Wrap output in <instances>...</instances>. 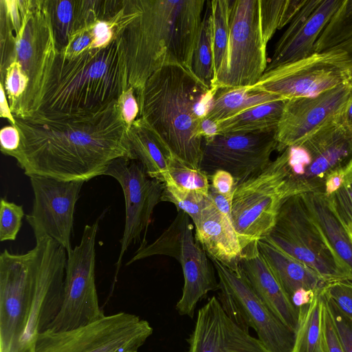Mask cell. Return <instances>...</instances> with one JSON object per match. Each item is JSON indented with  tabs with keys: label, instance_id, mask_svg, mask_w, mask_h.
<instances>
[{
	"label": "cell",
	"instance_id": "cell-1",
	"mask_svg": "<svg viewBox=\"0 0 352 352\" xmlns=\"http://www.w3.org/2000/svg\"><path fill=\"white\" fill-rule=\"evenodd\" d=\"M14 119L21 142L8 156L28 177L85 182L114 160L132 158L118 102L89 114Z\"/></svg>",
	"mask_w": 352,
	"mask_h": 352
},
{
	"label": "cell",
	"instance_id": "cell-2",
	"mask_svg": "<svg viewBox=\"0 0 352 352\" xmlns=\"http://www.w3.org/2000/svg\"><path fill=\"white\" fill-rule=\"evenodd\" d=\"M204 0H124L116 28L124 56L128 88L138 98L148 79L170 65L192 72Z\"/></svg>",
	"mask_w": 352,
	"mask_h": 352
},
{
	"label": "cell",
	"instance_id": "cell-3",
	"mask_svg": "<svg viewBox=\"0 0 352 352\" xmlns=\"http://www.w3.org/2000/svg\"><path fill=\"white\" fill-rule=\"evenodd\" d=\"M217 90L181 65L164 66L146 82L138 98V117L173 155L200 169L204 142L200 123L210 110Z\"/></svg>",
	"mask_w": 352,
	"mask_h": 352
},
{
	"label": "cell",
	"instance_id": "cell-4",
	"mask_svg": "<svg viewBox=\"0 0 352 352\" xmlns=\"http://www.w3.org/2000/svg\"><path fill=\"white\" fill-rule=\"evenodd\" d=\"M128 89L120 40L67 56L56 53L36 111L43 117L89 114L118 101Z\"/></svg>",
	"mask_w": 352,
	"mask_h": 352
},
{
	"label": "cell",
	"instance_id": "cell-5",
	"mask_svg": "<svg viewBox=\"0 0 352 352\" xmlns=\"http://www.w3.org/2000/svg\"><path fill=\"white\" fill-rule=\"evenodd\" d=\"M0 73L19 64L28 87L14 118L37 109L57 50L46 0H0Z\"/></svg>",
	"mask_w": 352,
	"mask_h": 352
},
{
	"label": "cell",
	"instance_id": "cell-6",
	"mask_svg": "<svg viewBox=\"0 0 352 352\" xmlns=\"http://www.w3.org/2000/svg\"><path fill=\"white\" fill-rule=\"evenodd\" d=\"M228 43L212 87H251L267 67L260 0H230Z\"/></svg>",
	"mask_w": 352,
	"mask_h": 352
},
{
	"label": "cell",
	"instance_id": "cell-7",
	"mask_svg": "<svg viewBox=\"0 0 352 352\" xmlns=\"http://www.w3.org/2000/svg\"><path fill=\"white\" fill-rule=\"evenodd\" d=\"M267 240L305 264L326 283L349 280L344 267L300 195L281 206Z\"/></svg>",
	"mask_w": 352,
	"mask_h": 352
},
{
	"label": "cell",
	"instance_id": "cell-8",
	"mask_svg": "<svg viewBox=\"0 0 352 352\" xmlns=\"http://www.w3.org/2000/svg\"><path fill=\"white\" fill-rule=\"evenodd\" d=\"M291 197L283 151L259 173L236 186L231 218L236 231L250 242L265 237Z\"/></svg>",
	"mask_w": 352,
	"mask_h": 352
},
{
	"label": "cell",
	"instance_id": "cell-9",
	"mask_svg": "<svg viewBox=\"0 0 352 352\" xmlns=\"http://www.w3.org/2000/svg\"><path fill=\"white\" fill-rule=\"evenodd\" d=\"M153 331L148 321L119 312L74 330L47 329L27 352H138Z\"/></svg>",
	"mask_w": 352,
	"mask_h": 352
},
{
	"label": "cell",
	"instance_id": "cell-10",
	"mask_svg": "<svg viewBox=\"0 0 352 352\" xmlns=\"http://www.w3.org/2000/svg\"><path fill=\"white\" fill-rule=\"evenodd\" d=\"M98 230V221L86 225L80 243L67 254L61 305L47 329L74 330L105 316L99 305L95 282Z\"/></svg>",
	"mask_w": 352,
	"mask_h": 352
},
{
	"label": "cell",
	"instance_id": "cell-11",
	"mask_svg": "<svg viewBox=\"0 0 352 352\" xmlns=\"http://www.w3.org/2000/svg\"><path fill=\"white\" fill-rule=\"evenodd\" d=\"M219 277V300L243 330L252 328L268 352H292L295 333L260 300L240 268L233 271L211 258Z\"/></svg>",
	"mask_w": 352,
	"mask_h": 352
},
{
	"label": "cell",
	"instance_id": "cell-12",
	"mask_svg": "<svg viewBox=\"0 0 352 352\" xmlns=\"http://www.w3.org/2000/svg\"><path fill=\"white\" fill-rule=\"evenodd\" d=\"M285 151L292 196L323 192L327 177L352 160V134L335 123Z\"/></svg>",
	"mask_w": 352,
	"mask_h": 352
},
{
	"label": "cell",
	"instance_id": "cell-13",
	"mask_svg": "<svg viewBox=\"0 0 352 352\" xmlns=\"http://www.w3.org/2000/svg\"><path fill=\"white\" fill-rule=\"evenodd\" d=\"M352 56L341 50L314 52L265 71L251 87L285 98L317 96L350 82Z\"/></svg>",
	"mask_w": 352,
	"mask_h": 352
},
{
	"label": "cell",
	"instance_id": "cell-14",
	"mask_svg": "<svg viewBox=\"0 0 352 352\" xmlns=\"http://www.w3.org/2000/svg\"><path fill=\"white\" fill-rule=\"evenodd\" d=\"M36 261L28 306L16 352H27L58 314L63 294L66 250L53 239L35 238Z\"/></svg>",
	"mask_w": 352,
	"mask_h": 352
},
{
	"label": "cell",
	"instance_id": "cell-15",
	"mask_svg": "<svg viewBox=\"0 0 352 352\" xmlns=\"http://www.w3.org/2000/svg\"><path fill=\"white\" fill-rule=\"evenodd\" d=\"M351 98L348 82L315 96L287 99L275 131L276 151L300 144L323 128L341 122Z\"/></svg>",
	"mask_w": 352,
	"mask_h": 352
},
{
	"label": "cell",
	"instance_id": "cell-16",
	"mask_svg": "<svg viewBox=\"0 0 352 352\" xmlns=\"http://www.w3.org/2000/svg\"><path fill=\"white\" fill-rule=\"evenodd\" d=\"M275 131L217 135L204 140L200 169L208 176L226 170L236 185L246 181L271 162L277 148Z\"/></svg>",
	"mask_w": 352,
	"mask_h": 352
},
{
	"label": "cell",
	"instance_id": "cell-17",
	"mask_svg": "<svg viewBox=\"0 0 352 352\" xmlns=\"http://www.w3.org/2000/svg\"><path fill=\"white\" fill-rule=\"evenodd\" d=\"M104 175L119 182L125 201V223L116 263V279L125 252L132 243L140 241L142 232L147 229L153 210L161 201L163 184L150 177L139 161L128 157L112 161Z\"/></svg>",
	"mask_w": 352,
	"mask_h": 352
},
{
	"label": "cell",
	"instance_id": "cell-18",
	"mask_svg": "<svg viewBox=\"0 0 352 352\" xmlns=\"http://www.w3.org/2000/svg\"><path fill=\"white\" fill-rule=\"evenodd\" d=\"M34 192L32 211L25 216L35 238L49 236L68 254L72 250L76 204L85 182L64 181L40 176L30 177Z\"/></svg>",
	"mask_w": 352,
	"mask_h": 352
},
{
	"label": "cell",
	"instance_id": "cell-19",
	"mask_svg": "<svg viewBox=\"0 0 352 352\" xmlns=\"http://www.w3.org/2000/svg\"><path fill=\"white\" fill-rule=\"evenodd\" d=\"M34 247L24 254H0V352H16L25 318L36 259Z\"/></svg>",
	"mask_w": 352,
	"mask_h": 352
},
{
	"label": "cell",
	"instance_id": "cell-20",
	"mask_svg": "<svg viewBox=\"0 0 352 352\" xmlns=\"http://www.w3.org/2000/svg\"><path fill=\"white\" fill-rule=\"evenodd\" d=\"M188 342V352H268L228 316L215 296L198 310Z\"/></svg>",
	"mask_w": 352,
	"mask_h": 352
},
{
	"label": "cell",
	"instance_id": "cell-21",
	"mask_svg": "<svg viewBox=\"0 0 352 352\" xmlns=\"http://www.w3.org/2000/svg\"><path fill=\"white\" fill-rule=\"evenodd\" d=\"M343 0H306L279 40L265 71L314 53L324 26Z\"/></svg>",
	"mask_w": 352,
	"mask_h": 352
},
{
	"label": "cell",
	"instance_id": "cell-22",
	"mask_svg": "<svg viewBox=\"0 0 352 352\" xmlns=\"http://www.w3.org/2000/svg\"><path fill=\"white\" fill-rule=\"evenodd\" d=\"M194 225L195 239L209 257L238 271L245 248L254 242L242 237L236 231L231 219L222 214L212 201Z\"/></svg>",
	"mask_w": 352,
	"mask_h": 352
},
{
	"label": "cell",
	"instance_id": "cell-23",
	"mask_svg": "<svg viewBox=\"0 0 352 352\" xmlns=\"http://www.w3.org/2000/svg\"><path fill=\"white\" fill-rule=\"evenodd\" d=\"M57 52L70 38L99 20L112 19L118 11L117 0H46Z\"/></svg>",
	"mask_w": 352,
	"mask_h": 352
},
{
	"label": "cell",
	"instance_id": "cell-24",
	"mask_svg": "<svg viewBox=\"0 0 352 352\" xmlns=\"http://www.w3.org/2000/svg\"><path fill=\"white\" fill-rule=\"evenodd\" d=\"M239 268L260 300L296 332L299 311L292 305L261 255L257 241L245 248Z\"/></svg>",
	"mask_w": 352,
	"mask_h": 352
},
{
	"label": "cell",
	"instance_id": "cell-25",
	"mask_svg": "<svg viewBox=\"0 0 352 352\" xmlns=\"http://www.w3.org/2000/svg\"><path fill=\"white\" fill-rule=\"evenodd\" d=\"M193 226L186 228L179 263L184 275L182 294L176 305L179 314L193 318L197 302L210 291L219 289L206 251L195 241Z\"/></svg>",
	"mask_w": 352,
	"mask_h": 352
},
{
	"label": "cell",
	"instance_id": "cell-26",
	"mask_svg": "<svg viewBox=\"0 0 352 352\" xmlns=\"http://www.w3.org/2000/svg\"><path fill=\"white\" fill-rule=\"evenodd\" d=\"M257 246L289 300L300 289L318 291L328 284L309 267L284 252L265 237L257 241Z\"/></svg>",
	"mask_w": 352,
	"mask_h": 352
},
{
	"label": "cell",
	"instance_id": "cell-27",
	"mask_svg": "<svg viewBox=\"0 0 352 352\" xmlns=\"http://www.w3.org/2000/svg\"><path fill=\"white\" fill-rule=\"evenodd\" d=\"M300 195L352 281V242L329 197L320 191Z\"/></svg>",
	"mask_w": 352,
	"mask_h": 352
},
{
	"label": "cell",
	"instance_id": "cell-28",
	"mask_svg": "<svg viewBox=\"0 0 352 352\" xmlns=\"http://www.w3.org/2000/svg\"><path fill=\"white\" fill-rule=\"evenodd\" d=\"M127 133L132 158L142 164L150 177L162 183L168 175L171 151L141 118L128 127Z\"/></svg>",
	"mask_w": 352,
	"mask_h": 352
},
{
	"label": "cell",
	"instance_id": "cell-29",
	"mask_svg": "<svg viewBox=\"0 0 352 352\" xmlns=\"http://www.w3.org/2000/svg\"><path fill=\"white\" fill-rule=\"evenodd\" d=\"M287 99L263 103L218 122V135L275 131Z\"/></svg>",
	"mask_w": 352,
	"mask_h": 352
},
{
	"label": "cell",
	"instance_id": "cell-30",
	"mask_svg": "<svg viewBox=\"0 0 352 352\" xmlns=\"http://www.w3.org/2000/svg\"><path fill=\"white\" fill-rule=\"evenodd\" d=\"M281 98L284 97L252 87L218 88L206 118L218 122L254 106Z\"/></svg>",
	"mask_w": 352,
	"mask_h": 352
},
{
	"label": "cell",
	"instance_id": "cell-31",
	"mask_svg": "<svg viewBox=\"0 0 352 352\" xmlns=\"http://www.w3.org/2000/svg\"><path fill=\"white\" fill-rule=\"evenodd\" d=\"M323 289L317 291L311 302L299 310L292 352H323Z\"/></svg>",
	"mask_w": 352,
	"mask_h": 352
},
{
	"label": "cell",
	"instance_id": "cell-32",
	"mask_svg": "<svg viewBox=\"0 0 352 352\" xmlns=\"http://www.w3.org/2000/svg\"><path fill=\"white\" fill-rule=\"evenodd\" d=\"M341 50L352 56V0H343L324 26L314 52Z\"/></svg>",
	"mask_w": 352,
	"mask_h": 352
},
{
	"label": "cell",
	"instance_id": "cell-33",
	"mask_svg": "<svg viewBox=\"0 0 352 352\" xmlns=\"http://www.w3.org/2000/svg\"><path fill=\"white\" fill-rule=\"evenodd\" d=\"M190 223V217L186 213L182 210L177 211L176 217L168 228L153 243L148 244L146 241H143L126 265L155 255L168 256L179 262L184 234Z\"/></svg>",
	"mask_w": 352,
	"mask_h": 352
},
{
	"label": "cell",
	"instance_id": "cell-34",
	"mask_svg": "<svg viewBox=\"0 0 352 352\" xmlns=\"http://www.w3.org/2000/svg\"><path fill=\"white\" fill-rule=\"evenodd\" d=\"M199 36L192 60V72L208 87H212L214 78V51L212 33V17L207 1Z\"/></svg>",
	"mask_w": 352,
	"mask_h": 352
},
{
	"label": "cell",
	"instance_id": "cell-35",
	"mask_svg": "<svg viewBox=\"0 0 352 352\" xmlns=\"http://www.w3.org/2000/svg\"><path fill=\"white\" fill-rule=\"evenodd\" d=\"M306 0H260L263 36L268 43L277 30L289 24Z\"/></svg>",
	"mask_w": 352,
	"mask_h": 352
},
{
	"label": "cell",
	"instance_id": "cell-36",
	"mask_svg": "<svg viewBox=\"0 0 352 352\" xmlns=\"http://www.w3.org/2000/svg\"><path fill=\"white\" fill-rule=\"evenodd\" d=\"M162 184L161 201L173 204L177 211L182 210L186 213L193 223L199 218L203 210L212 202L209 195L177 186L169 175L165 177Z\"/></svg>",
	"mask_w": 352,
	"mask_h": 352
},
{
	"label": "cell",
	"instance_id": "cell-37",
	"mask_svg": "<svg viewBox=\"0 0 352 352\" xmlns=\"http://www.w3.org/2000/svg\"><path fill=\"white\" fill-rule=\"evenodd\" d=\"M208 2L210 6L212 17L215 77L225 56L228 43L230 0H212Z\"/></svg>",
	"mask_w": 352,
	"mask_h": 352
},
{
	"label": "cell",
	"instance_id": "cell-38",
	"mask_svg": "<svg viewBox=\"0 0 352 352\" xmlns=\"http://www.w3.org/2000/svg\"><path fill=\"white\" fill-rule=\"evenodd\" d=\"M168 172L173 182L179 187L208 195L210 180L202 170L195 168L173 153L168 160Z\"/></svg>",
	"mask_w": 352,
	"mask_h": 352
},
{
	"label": "cell",
	"instance_id": "cell-39",
	"mask_svg": "<svg viewBox=\"0 0 352 352\" xmlns=\"http://www.w3.org/2000/svg\"><path fill=\"white\" fill-rule=\"evenodd\" d=\"M0 84L3 85L12 115L16 112L28 87V80L19 63L10 64L0 73Z\"/></svg>",
	"mask_w": 352,
	"mask_h": 352
},
{
	"label": "cell",
	"instance_id": "cell-40",
	"mask_svg": "<svg viewBox=\"0 0 352 352\" xmlns=\"http://www.w3.org/2000/svg\"><path fill=\"white\" fill-rule=\"evenodd\" d=\"M24 216L23 206L9 201H0V241H14L22 226Z\"/></svg>",
	"mask_w": 352,
	"mask_h": 352
},
{
	"label": "cell",
	"instance_id": "cell-41",
	"mask_svg": "<svg viewBox=\"0 0 352 352\" xmlns=\"http://www.w3.org/2000/svg\"><path fill=\"white\" fill-rule=\"evenodd\" d=\"M323 292L344 314L352 320V281L343 280L328 283Z\"/></svg>",
	"mask_w": 352,
	"mask_h": 352
},
{
	"label": "cell",
	"instance_id": "cell-42",
	"mask_svg": "<svg viewBox=\"0 0 352 352\" xmlns=\"http://www.w3.org/2000/svg\"><path fill=\"white\" fill-rule=\"evenodd\" d=\"M325 298L344 351L352 352V320L344 314L329 298L326 296Z\"/></svg>",
	"mask_w": 352,
	"mask_h": 352
},
{
	"label": "cell",
	"instance_id": "cell-43",
	"mask_svg": "<svg viewBox=\"0 0 352 352\" xmlns=\"http://www.w3.org/2000/svg\"><path fill=\"white\" fill-rule=\"evenodd\" d=\"M322 330L323 352H344L324 294Z\"/></svg>",
	"mask_w": 352,
	"mask_h": 352
},
{
	"label": "cell",
	"instance_id": "cell-44",
	"mask_svg": "<svg viewBox=\"0 0 352 352\" xmlns=\"http://www.w3.org/2000/svg\"><path fill=\"white\" fill-rule=\"evenodd\" d=\"M118 103L121 116L128 128L138 118L140 111L134 90L128 88L120 96Z\"/></svg>",
	"mask_w": 352,
	"mask_h": 352
},
{
	"label": "cell",
	"instance_id": "cell-45",
	"mask_svg": "<svg viewBox=\"0 0 352 352\" xmlns=\"http://www.w3.org/2000/svg\"><path fill=\"white\" fill-rule=\"evenodd\" d=\"M352 242V208L339 189L328 196Z\"/></svg>",
	"mask_w": 352,
	"mask_h": 352
},
{
	"label": "cell",
	"instance_id": "cell-46",
	"mask_svg": "<svg viewBox=\"0 0 352 352\" xmlns=\"http://www.w3.org/2000/svg\"><path fill=\"white\" fill-rule=\"evenodd\" d=\"M210 185L213 189L223 195H232L236 186L234 177L228 172L218 170L208 176Z\"/></svg>",
	"mask_w": 352,
	"mask_h": 352
},
{
	"label": "cell",
	"instance_id": "cell-47",
	"mask_svg": "<svg viewBox=\"0 0 352 352\" xmlns=\"http://www.w3.org/2000/svg\"><path fill=\"white\" fill-rule=\"evenodd\" d=\"M20 133L16 126L3 127L0 131L1 151L6 155L18 149L20 145Z\"/></svg>",
	"mask_w": 352,
	"mask_h": 352
},
{
	"label": "cell",
	"instance_id": "cell-48",
	"mask_svg": "<svg viewBox=\"0 0 352 352\" xmlns=\"http://www.w3.org/2000/svg\"><path fill=\"white\" fill-rule=\"evenodd\" d=\"M347 164L334 170L327 177L323 190L325 195H331L342 186L347 172Z\"/></svg>",
	"mask_w": 352,
	"mask_h": 352
},
{
	"label": "cell",
	"instance_id": "cell-49",
	"mask_svg": "<svg viewBox=\"0 0 352 352\" xmlns=\"http://www.w3.org/2000/svg\"><path fill=\"white\" fill-rule=\"evenodd\" d=\"M209 197L213 202L216 208L224 215L229 218H232V195H223L212 187L210 185V189L208 192ZM232 220V219H231Z\"/></svg>",
	"mask_w": 352,
	"mask_h": 352
},
{
	"label": "cell",
	"instance_id": "cell-50",
	"mask_svg": "<svg viewBox=\"0 0 352 352\" xmlns=\"http://www.w3.org/2000/svg\"><path fill=\"white\" fill-rule=\"evenodd\" d=\"M316 292L311 289H300L292 295L290 300L299 311L300 309L311 302Z\"/></svg>",
	"mask_w": 352,
	"mask_h": 352
},
{
	"label": "cell",
	"instance_id": "cell-51",
	"mask_svg": "<svg viewBox=\"0 0 352 352\" xmlns=\"http://www.w3.org/2000/svg\"><path fill=\"white\" fill-rule=\"evenodd\" d=\"M200 133L204 140H208L218 135L217 122L204 118L200 123Z\"/></svg>",
	"mask_w": 352,
	"mask_h": 352
},
{
	"label": "cell",
	"instance_id": "cell-52",
	"mask_svg": "<svg viewBox=\"0 0 352 352\" xmlns=\"http://www.w3.org/2000/svg\"><path fill=\"white\" fill-rule=\"evenodd\" d=\"M0 91V116L1 118L8 120L11 125L16 126L15 119L12 113L4 88L1 84Z\"/></svg>",
	"mask_w": 352,
	"mask_h": 352
},
{
	"label": "cell",
	"instance_id": "cell-53",
	"mask_svg": "<svg viewBox=\"0 0 352 352\" xmlns=\"http://www.w3.org/2000/svg\"><path fill=\"white\" fill-rule=\"evenodd\" d=\"M341 124L352 134V98L342 116Z\"/></svg>",
	"mask_w": 352,
	"mask_h": 352
},
{
	"label": "cell",
	"instance_id": "cell-54",
	"mask_svg": "<svg viewBox=\"0 0 352 352\" xmlns=\"http://www.w3.org/2000/svg\"><path fill=\"white\" fill-rule=\"evenodd\" d=\"M349 83H350V85H351V87H352V76H351V80H350Z\"/></svg>",
	"mask_w": 352,
	"mask_h": 352
}]
</instances>
